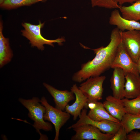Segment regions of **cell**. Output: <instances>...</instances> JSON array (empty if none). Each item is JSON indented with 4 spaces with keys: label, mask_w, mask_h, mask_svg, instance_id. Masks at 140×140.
<instances>
[{
    "label": "cell",
    "mask_w": 140,
    "mask_h": 140,
    "mask_svg": "<svg viewBox=\"0 0 140 140\" xmlns=\"http://www.w3.org/2000/svg\"><path fill=\"white\" fill-rule=\"evenodd\" d=\"M120 11L124 18L137 21L140 20V0L128 6L120 5Z\"/></svg>",
    "instance_id": "cell-17"
},
{
    "label": "cell",
    "mask_w": 140,
    "mask_h": 140,
    "mask_svg": "<svg viewBox=\"0 0 140 140\" xmlns=\"http://www.w3.org/2000/svg\"><path fill=\"white\" fill-rule=\"evenodd\" d=\"M93 7L98 6L109 9H119L120 5L112 0H90Z\"/></svg>",
    "instance_id": "cell-22"
},
{
    "label": "cell",
    "mask_w": 140,
    "mask_h": 140,
    "mask_svg": "<svg viewBox=\"0 0 140 140\" xmlns=\"http://www.w3.org/2000/svg\"><path fill=\"white\" fill-rule=\"evenodd\" d=\"M121 39L129 54L136 63L140 56V32L136 30L121 31Z\"/></svg>",
    "instance_id": "cell-9"
},
{
    "label": "cell",
    "mask_w": 140,
    "mask_h": 140,
    "mask_svg": "<svg viewBox=\"0 0 140 140\" xmlns=\"http://www.w3.org/2000/svg\"><path fill=\"white\" fill-rule=\"evenodd\" d=\"M125 82L124 98H135L140 95V78L139 75L128 73H124Z\"/></svg>",
    "instance_id": "cell-15"
},
{
    "label": "cell",
    "mask_w": 140,
    "mask_h": 140,
    "mask_svg": "<svg viewBox=\"0 0 140 140\" xmlns=\"http://www.w3.org/2000/svg\"><path fill=\"white\" fill-rule=\"evenodd\" d=\"M44 24V23H41L40 21H39L38 25L25 22L23 23L22 25L24 29L21 31L22 35L29 40L32 47H36L41 51L44 50V44L53 47V44L57 43L59 45H61L62 42L65 41L63 38L51 40L45 38L42 36L41 29L43 27Z\"/></svg>",
    "instance_id": "cell-3"
},
{
    "label": "cell",
    "mask_w": 140,
    "mask_h": 140,
    "mask_svg": "<svg viewBox=\"0 0 140 140\" xmlns=\"http://www.w3.org/2000/svg\"></svg>",
    "instance_id": "cell-30"
},
{
    "label": "cell",
    "mask_w": 140,
    "mask_h": 140,
    "mask_svg": "<svg viewBox=\"0 0 140 140\" xmlns=\"http://www.w3.org/2000/svg\"><path fill=\"white\" fill-rule=\"evenodd\" d=\"M128 140H140V132L138 131H131L127 135Z\"/></svg>",
    "instance_id": "cell-24"
},
{
    "label": "cell",
    "mask_w": 140,
    "mask_h": 140,
    "mask_svg": "<svg viewBox=\"0 0 140 140\" xmlns=\"http://www.w3.org/2000/svg\"><path fill=\"white\" fill-rule=\"evenodd\" d=\"M122 100L126 113L140 115V95L131 100L125 98Z\"/></svg>",
    "instance_id": "cell-21"
},
{
    "label": "cell",
    "mask_w": 140,
    "mask_h": 140,
    "mask_svg": "<svg viewBox=\"0 0 140 140\" xmlns=\"http://www.w3.org/2000/svg\"><path fill=\"white\" fill-rule=\"evenodd\" d=\"M40 102L46 108L44 120L51 122L53 124L55 130L54 140H58L60 130L69 119L71 115L65 111L53 107L48 103L44 97L41 98Z\"/></svg>",
    "instance_id": "cell-4"
},
{
    "label": "cell",
    "mask_w": 140,
    "mask_h": 140,
    "mask_svg": "<svg viewBox=\"0 0 140 140\" xmlns=\"http://www.w3.org/2000/svg\"><path fill=\"white\" fill-rule=\"evenodd\" d=\"M71 90L74 94L75 100L71 105L68 104L66 106L65 111L72 115L73 120H75L78 117L80 116L81 111L83 108L87 109L88 99L75 84L72 87Z\"/></svg>",
    "instance_id": "cell-10"
},
{
    "label": "cell",
    "mask_w": 140,
    "mask_h": 140,
    "mask_svg": "<svg viewBox=\"0 0 140 140\" xmlns=\"http://www.w3.org/2000/svg\"><path fill=\"white\" fill-rule=\"evenodd\" d=\"M106 79L104 76L92 77L81 84L78 88L87 98L88 102L98 101L102 99L103 84Z\"/></svg>",
    "instance_id": "cell-6"
},
{
    "label": "cell",
    "mask_w": 140,
    "mask_h": 140,
    "mask_svg": "<svg viewBox=\"0 0 140 140\" xmlns=\"http://www.w3.org/2000/svg\"><path fill=\"white\" fill-rule=\"evenodd\" d=\"M110 80V88L113 96L120 99L124 98V86L125 82V74L121 68L115 67Z\"/></svg>",
    "instance_id": "cell-13"
},
{
    "label": "cell",
    "mask_w": 140,
    "mask_h": 140,
    "mask_svg": "<svg viewBox=\"0 0 140 140\" xmlns=\"http://www.w3.org/2000/svg\"><path fill=\"white\" fill-rule=\"evenodd\" d=\"M3 23L0 22V66L1 68L11 60L13 56L10 48L9 39L4 36Z\"/></svg>",
    "instance_id": "cell-16"
},
{
    "label": "cell",
    "mask_w": 140,
    "mask_h": 140,
    "mask_svg": "<svg viewBox=\"0 0 140 140\" xmlns=\"http://www.w3.org/2000/svg\"><path fill=\"white\" fill-rule=\"evenodd\" d=\"M127 134L134 129H140V115L126 113L120 121Z\"/></svg>",
    "instance_id": "cell-19"
},
{
    "label": "cell",
    "mask_w": 140,
    "mask_h": 140,
    "mask_svg": "<svg viewBox=\"0 0 140 140\" xmlns=\"http://www.w3.org/2000/svg\"><path fill=\"white\" fill-rule=\"evenodd\" d=\"M43 85L53 97L58 109L64 110L68 103L75 99L74 94L71 90H59L45 83Z\"/></svg>",
    "instance_id": "cell-11"
},
{
    "label": "cell",
    "mask_w": 140,
    "mask_h": 140,
    "mask_svg": "<svg viewBox=\"0 0 140 140\" xmlns=\"http://www.w3.org/2000/svg\"><path fill=\"white\" fill-rule=\"evenodd\" d=\"M98 101H89L88 102L87 108H89L90 110H93L97 107Z\"/></svg>",
    "instance_id": "cell-25"
},
{
    "label": "cell",
    "mask_w": 140,
    "mask_h": 140,
    "mask_svg": "<svg viewBox=\"0 0 140 140\" xmlns=\"http://www.w3.org/2000/svg\"><path fill=\"white\" fill-rule=\"evenodd\" d=\"M136 64L139 72V76L140 78V56L138 59Z\"/></svg>",
    "instance_id": "cell-27"
},
{
    "label": "cell",
    "mask_w": 140,
    "mask_h": 140,
    "mask_svg": "<svg viewBox=\"0 0 140 140\" xmlns=\"http://www.w3.org/2000/svg\"><path fill=\"white\" fill-rule=\"evenodd\" d=\"M46 0H5L1 4L2 8L10 10L19 7L29 6L39 2H45Z\"/></svg>",
    "instance_id": "cell-20"
},
{
    "label": "cell",
    "mask_w": 140,
    "mask_h": 140,
    "mask_svg": "<svg viewBox=\"0 0 140 140\" xmlns=\"http://www.w3.org/2000/svg\"><path fill=\"white\" fill-rule=\"evenodd\" d=\"M103 104L107 112L120 122L123 116L126 113L122 99L109 95L106 97Z\"/></svg>",
    "instance_id": "cell-14"
},
{
    "label": "cell",
    "mask_w": 140,
    "mask_h": 140,
    "mask_svg": "<svg viewBox=\"0 0 140 140\" xmlns=\"http://www.w3.org/2000/svg\"><path fill=\"white\" fill-rule=\"evenodd\" d=\"M85 124L92 125L104 133L113 135L115 134L122 125L120 122H117L108 120L100 121L94 120L88 116L87 109L84 108L82 110L79 120L76 123L69 127L67 129H73Z\"/></svg>",
    "instance_id": "cell-5"
},
{
    "label": "cell",
    "mask_w": 140,
    "mask_h": 140,
    "mask_svg": "<svg viewBox=\"0 0 140 140\" xmlns=\"http://www.w3.org/2000/svg\"><path fill=\"white\" fill-rule=\"evenodd\" d=\"M114 2L120 5H122L125 3H130L131 4L135 2L137 0H112Z\"/></svg>",
    "instance_id": "cell-26"
},
{
    "label": "cell",
    "mask_w": 140,
    "mask_h": 140,
    "mask_svg": "<svg viewBox=\"0 0 140 140\" xmlns=\"http://www.w3.org/2000/svg\"><path fill=\"white\" fill-rule=\"evenodd\" d=\"M75 132L71 140H111L114 135L101 132L98 129L89 124L81 125L73 129Z\"/></svg>",
    "instance_id": "cell-8"
},
{
    "label": "cell",
    "mask_w": 140,
    "mask_h": 140,
    "mask_svg": "<svg viewBox=\"0 0 140 140\" xmlns=\"http://www.w3.org/2000/svg\"><path fill=\"white\" fill-rule=\"evenodd\" d=\"M139 32H140V31H139Z\"/></svg>",
    "instance_id": "cell-29"
},
{
    "label": "cell",
    "mask_w": 140,
    "mask_h": 140,
    "mask_svg": "<svg viewBox=\"0 0 140 140\" xmlns=\"http://www.w3.org/2000/svg\"><path fill=\"white\" fill-rule=\"evenodd\" d=\"M19 101L28 110L29 117L34 121L33 126L37 131L40 134V130L49 131L52 128L51 124L45 121L44 115L46 111L45 107L40 103V100L37 97L26 100L19 98Z\"/></svg>",
    "instance_id": "cell-2"
},
{
    "label": "cell",
    "mask_w": 140,
    "mask_h": 140,
    "mask_svg": "<svg viewBox=\"0 0 140 140\" xmlns=\"http://www.w3.org/2000/svg\"><path fill=\"white\" fill-rule=\"evenodd\" d=\"M87 114L90 118L95 121L108 120L117 122H120L112 116L105 109L103 103L99 102L96 108L93 110H90Z\"/></svg>",
    "instance_id": "cell-18"
},
{
    "label": "cell",
    "mask_w": 140,
    "mask_h": 140,
    "mask_svg": "<svg viewBox=\"0 0 140 140\" xmlns=\"http://www.w3.org/2000/svg\"><path fill=\"white\" fill-rule=\"evenodd\" d=\"M5 0H0V4H2Z\"/></svg>",
    "instance_id": "cell-28"
},
{
    "label": "cell",
    "mask_w": 140,
    "mask_h": 140,
    "mask_svg": "<svg viewBox=\"0 0 140 140\" xmlns=\"http://www.w3.org/2000/svg\"><path fill=\"white\" fill-rule=\"evenodd\" d=\"M111 25H115L121 31L136 30L140 31V23L138 21L127 19L123 18L118 10L115 9L111 12L109 19Z\"/></svg>",
    "instance_id": "cell-12"
},
{
    "label": "cell",
    "mask_w": 140,
    "mask_h": 140,
    "mask_svg": "<svg viewBox=\"0 0 140 140\" xmlns=\"http://www.w3.org/2000/svg\"><path fill=\"white\" fill-rule=\"evenodd\" d=\"M115 67L121 68L124 73H131L139 76L137 64L127 52L121 39L111 67L113 68Z\"/></svg>",
    "instance_id": "cell-7"
},
{
    "label": "cell",
    "mask_w": 140,
    "mask_h": 140,
    "mask_svg": "<svg viewBox=\"0 0 140 140\" xmlns=\"http://www.w3.org/2000/svg\"><path fill=\"white\" fill-rule=\"evenodd\" d=\"M121 39V31L117 27L113 29L109 44L105 47L92 49L96 54L95 57L92 60L82 65L80 69L73 75V80L81 82L90 77L100 76L111 68Z\"/></svg>",
    "instance_id": "cell-1"
},
{
    "label": "cell",
    "mask_w": 140,
    "mask_h": 140,
    "mask_svg": "<svg viewBox=\"0 0 140 140\" xmlns=\"http://www.w3.org/2000/svg\"><path fill=\"white\" fill-rule=\"evenodd\" d=\"M127 134L124 128L121 125L111 140H128Z\"/></svg>",
    "instance_id": "cell-23"
}]
</instances>
